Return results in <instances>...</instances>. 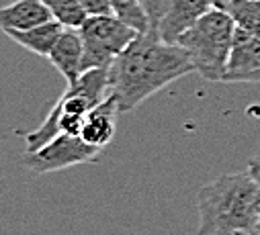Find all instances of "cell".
Segmentation results:
<instances>
[{
    "mask_svg": "<svg viewBox=\"0 0 260 235\" xmlns=\"http://www.w3.org/2000/svg\"><path fill=\"white\" fill-rule=\"evenodd\" d=\"M194 72L186 49L166 43L156 29L140 33L109 68V96L121 112H132L174 80Z\"/></svg>",
    "mask_w": 260,
    "mask_h": 235,
    "instance_id": "obj_1",
    "label": "cell"
},
{
    "mask_svg": "<svg viewBox=\"0 0 260 235\" xmlns=\"http://www.w3.org/2000/svg\"><path fill=\"white\" fill-rule=\"evenodd\" d=\"M197 235L254 233L260 213V186L248 172L223 174L199 188Z\"/></svg>",
    "mask_w": 260,
    "mask_h": 235,
    "instance_id": "obj_2",
    "label": "cell"
},
{
    "mask_svg": "<svg viewBox=\"0 0 260 235\" xmlns=\"http://www.w3.org/2000/svg\"><path fill=\"white\" fill-rule=\"evenodd\" d=\"M107 96H109V68L84 72L74 84H68L66 92L53 104V108L45 116V121L25 137L27 141L25 153L37 151L59 133L80 135L86 114Z\"/></svg>",
    "mask_w": 260,
    "mask_h": 235,
    "instance_id": "obj_3",
    "label": "cell"
},
{
    "mask_svg": "<svg viewBox=\"0 0 260 235\" xmlns=\"http://www.w3.org/2000/svg\"><path fill=\"white\" fill-rule=\"evenodd\" d=\"M234 35L236 23L232 17L225 11L213 7L188 31H184L176 43L190 55L194 72H199L205 80L221 82L234 45Z\"/></svg>",
    "mask_w": 260,
    "mask_h": 235,
    "instance_id": "obj_4",
    "label": "cell"
},
{
    "mask_svg": "<svg viewBox=\"0 0 260 235\" xmlns=\"http://www.w3.org/2000/svg\"><path fill=\"white\" fill-rule=\"evenodd\" d=\"M78 31L84 41L82 74L88 70L111 68L117 55H121L140 35L136 29L119 21L115 15L88 17Z\"/></svg>",
    "mask_w": 260,
    "mask_h": 235,
    "instance_id": "obj_5",
    "label": "cell"
},
{
    "mask_svg": "<svg viewBox=\"0 0 260 235\" xmlns=\"http://www.w3.org/2000/svg\"><path fill=\"white\" fill-rule=\"evenodd\" d=\"M101 151H103L101 147L86 143L80 135L59 133L37 151L25 153L23 164L35 174H49L80 164H92L99 160Z\"/></svg>",
    "mask_w": 260,
    "mask_h": 235,
    "instance_id": "obj_6",
    "label": "cell"
},
{
    "mask_svg": "<svg viewBox=\"0 0 260 235\" xmlns=\"http://www.w3.org/2000/svg\"><path fill=\"white\" fill-rule=\"evenodd\" d=\"M221 82H260V33L236 27Z\"/></svg>",
    "mask_w": 260,
    "mask_h": 235,
    "instance_id": "obj_7",
    "label": "cell"
},
{
    "mask_svg": "<svg viewBox=\"0 0 260 235\" xmlns=\"http://www.w3.org/2000/svg\"><path fill=\"white\" fill-rule=\"evenodd\" d=\"M213 9V0H168V9L158 23V35L166 43H176L203 15Z\"/></svg>",
    "mask_w": 260,
    "mask_h": 235,
    "instance_id": "obj_8",
    "label": "cell"
},
{
    "mask_svg": "<svg viewBox=\"0 0 260 235\" xmlns=\"http://www.w3.org/2000/svg\"><path fill=\"white\" fill-rule=\"evenodd\" d=\"M47 60L68 80V84H74L82 76V60H84V41L80 31L63 29Z\"/></svg>",
    "mask_w": 260,
    "mask_h": 235,
    "instance_id": "obj_9",
    "label": "cell"
},
{
    "mask_svg": "<svg viewBox=\"0 0 260 235\" xmlns=\"http://www.w3.org/2000/svg\"><path fill=\"white\" fill-rule=\"evenodd\" d=\"M121 114L117 100L113 96H107L101 104H96L84 119L80 137L94 145V147H107L111 143V139L115 137L117 131V116Z\"/></svg>",
    "mask_w": 260,
    "mask_h": 235,
    "instance_id": "obj_10",
    "label": "cell"
},
{
    "mask_svg": "<svg viewBox=\"0 0 260 235\" xmlns=\"http://www.w3.org/2000/svg\"><path fill=\"white\" fill-rule=\"evenodd\" d=\"M49 21H53V17L41 0H17V3L0 9V29L5 33L29 31Z\"/></svg>",
    "mask_w": 260,
    "mask_h": 235,
    "instance_id": "obj_11",
    "label": "cell"
},
{
    "mask_svg": "<svg viewBox=\"0 0 260 235\" xmlns=\"http://www.w3.org/2000/svg\"><path fill=\"white\" fill-rule=\"evenodd\" d=\"M66 29L63 25H59L57 21H49V23H43L35 29H29V31H7V35L19 43L21 47L29 49L31 53L35 55H41V57H49L55 41L59 39L61 31Z\"/></svg>",
    "mask_w": 260,
    "mask_h": 235,
    "instance_id": "obj_12",
    "label": "cell"
},
{
    "mask_svg": "<svg viewBox=\"0 0 260 235\" xmlns=\"http://www.w3.org/2000/svg\"><path fill=\"white\" fill-rule=\"evenodd\" d=\"M221 11H225L238 29L260 33V0H232Z\"/></svg>",
    "mask_w": 260,
    "mask_h": 235,
    "instance_id": "obj_13",
    "label": "cell"
},
{
    "mask_svg": "<svg viewBox=\"0 0 260 235\" xmlns=\"http://www.w3.org/2000/svg\"><path fill=\"white\" fill-rule=\"evenodd\" d=\"M41 3L49 9L53 21H57L66 29H80L88 19L78 0H41Z\"/></svg>",
    "mask_w": 260,
    "mask_h": 235,
    "instance_id": "obj_14",
    "label": "cell"
},
{
    "mask_svg": "<svg viewBox=\"0 0 260 235\" xmlns=\"http://www.w3.org/2000/svg\"><path fill=\"white\" fill-rule=\"evenodd\" d=\"M80 7L88 17H107L113 15V5L111 0H78Z\"/></svg>",
    "mask_w": 260,
    "mask_h": 235,
    "instance_id": "obj_15",
    "label": "cell"
},
{
    "mask_svg": "<svg viewBox=\"0 0 260 235\" xmlns=\"http://www.w3.org/2000/svg\"><path fill=\"white\" fill-rule=\"evenodd\" d=\"M148 15H150V23L152 29H158V23L162 21L166 9H168V0H142Z\"/></svg>",
    "mask_w": 260,
    "mask_h": 235,
    "instance_id": "obj_16",
    "label": "cell"
},
{
    "mask_svg": "<svg viewBox=\"0 0 260 235\" xmlns=\"http://www.w3.org/2000/svg\"><path fill=\"white\" fill-rule=\"evenodd\" d=\"M248 176L250 178L260 186V155H256V158H252L250 162H248Z\"/></svg>",
    "mask_w": 260,
    "mask_h": 235,
    "instance_id": "obj_17",
    "label": "cell"
},
{
    "mask_svg": "<svg viewBox=\"0 0 260 235\" xmlns=\"http://www.w3.org/2000/svg\"><path fill=\"white\" fill-rule=\"evenodd\" d=\"M228 3H232V0H213V7L215 9H223Z\"/></svg>",
    "mask_w": 260,
    "mask_h": 235,
    "instance_id": "obj_18",
    "label": "cell"
},
{
    "mask_svg": "<svg viewBox=\"0 0 260 235\" xmlns=\"http://www.w3.org/2000/svg\"><path fill=\"white\" fill-rule=\"evenodd\" d=\"M252 235H260V213H258V219H256V227H254V233Z\"/></svg>",
    "mask_w": 260,
    "mask_h": 235,
    "instance_id": "obj_19",
    "label": "cell"
},
{
    "mask_svg": "<svg viewBox=\"0 0 260 235\" xmlns=\"http://www.w3.org/2000/svg\"><path fill=\"white\" fill-rule=\"evenodd\" d=\"M236 235H252V233H236Z\"/></svg>",
    "mask_w": 260,
    "mask_h": 235,
    "instance_id": "obj_20",
    "label": "cell"
}]
</instances>
